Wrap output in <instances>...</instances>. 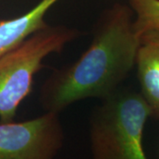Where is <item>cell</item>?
<instances>
[{"label":"cell","mask_w":159,"mask_h":159,"mask_svg":"<svg viewBox=\"0 0 159 159\" xmlns=\"http://www.w3.org/2000/svg\"><path fill=\"white\" fill-rule=\"evenodd\" d=\"M141 95L150 111L159 120V29L140 35L135 60Z\"/></svg>","instance_id":"obj_5"},{"label":"cell","mask_w":159,"mask_h":159,"mask_svg":"<svg viewBox=\"0 0 159 159\" xmlns=\"http://www.w3.org/2000/svg\"><path fill=\"white\" fill-rule=\"evenodd\" d=\"M58 0H40L20 16L0 20V56L16 48L35 32L48 26L45 15Z\"/></svg>","instance_id":"obj_6"},{"label":"cell","mask_w":159,"mask_h":159,"mask_svg":"<svg viewBox=\"0 0 159 159\" xmlns=\"http://www.w3.org/2000/svg\"><path fill=\"white\" fill-rule=\"evenodd\" d=\"M64 142L59 113L22 122H0V159H54Z\"/></svg>","instance_id":"obj_4"},{"label":"cell","mask_w":159,"mask_h":159,"mask_svg":"<svg viewBox=\"0 0 159 159\" xmlns=\"http://www.w3.org/2000/svg\"><path fill=\"white\" fill-rule=\"evenodd\" d=\"M150 111L141 94L115 92L89 119L91 159H148L142 145Z\"/></svg>","instance_id":"obj_2"},{"label":"cell","mask_w":159,"mask_h":159,"mask_svg":"<svg viewBox=\"0 0 159 159\" xmlns=\"http://www.w3.org/2000/svg\"><path fill=\"white\" fill-rule=\"evenodd\" d=\"M133 14L130 6L119 3L103 11L89 48L43 82L39 101L46 111L60 113L78 101L103 100L118 91L135 66L140 45Z\"/></svg>","instance_id":"obj_1"},{"label":"cell","mask_w":159,"mask_h":159,"mask_svg":"<svg viewBox=\"0 0 159 159\" xmlns=\"http://www.w3.org/2000/svg\"><path fill=\"white\" fill-rule=\"evenodd\" d=\"M135 14L134 27L140 36L143 33L159 29V0H128Z\"/></svg>","instance_id":"obj_7"},{"label":"cell","mask_w":159,"mask_h":159,"mask_svg":"<svg viewBox=\"0 0 159 159\" xmlns=\"http://www.w3.org/2000/svg\"><path fill=\"white\" fill-rule=\"evenodd\" d=\"M79 34L76 29L48 25L0 56V122L13 121L20 104L32 92L44 59L60 53Z\"/></svg>","instance_id":"obj_3"}]
</instances>
